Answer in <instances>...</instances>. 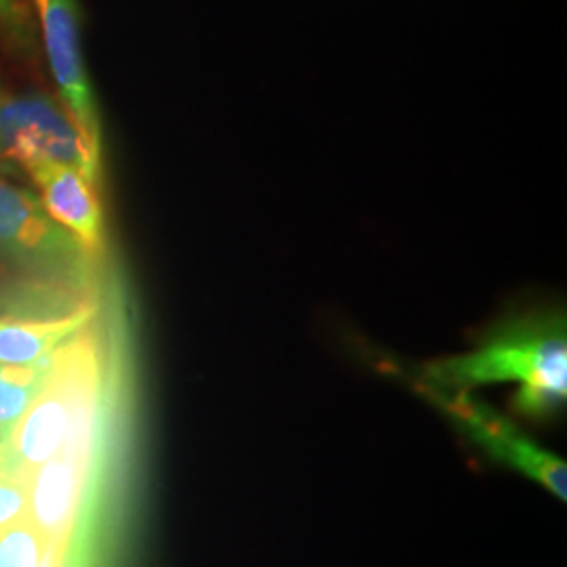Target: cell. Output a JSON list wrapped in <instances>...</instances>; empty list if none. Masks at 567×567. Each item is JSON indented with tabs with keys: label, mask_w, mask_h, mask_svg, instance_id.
<instances>
[{
	"label": "cell",
	"mask_w": 567,
	"mask_h": 567,
	"mask_svg": "<svg viewBox=\"0 0 567 567\" xmlns=\"http://www.w3.org/2000/svg\"><path fill=\"white\" fill-rule=\"evenodd\" d=\"M410 381L444 393L515 383V412L548 419L567 398L566 324L559 316H534L501 326L473 351L431 362Z\"/></svg>",
	"instance_id": "1"
},
{
	"label": "cell",
	"mask_w": 567,
	"mask_h": 567,
	"mask_svg": "<svg viewBox=\"0 0 567 567\" xmlns=\"http://www.w3.org/2000/svg\"><path fill=\"white\" fill-rule=\"evenodd\" d=\"M86 328L53 353L39 395L11 426L4 473L30 477L61 447L105 423V355Z\"/></svg>",
	"instance_id": "2"
},
{
	"label": "cell",
	"mask_w": 567,
	"mask_h": 567,
	"mask_svg": "<svg viewBox=\"0 0 567 567\" xmlns=\"http://www.w3.org/2000/svg\"><path fill=\"white\" fill-rule=\"evenodd\" d=\"M41 164L79 168L100 185L102 154L82 137L60 100L44 93H0V173L25 177Z\"/></svg>",
	"instance_id": "3"
},
{
	"label": "cell",
	"mask_w": 567,
	"mask_h": 567,
	"mask_svg": "<svg viewBox=\"0 0 567 567\" xmlns=\"http://www.w3.org/2000/svg\"><path fill=\"white\" fill-rule=\"evenodd\" d=\"M93 257L55 224L39 196L0 175V265L37 282L82 286Z\"/></svg>",
	"instance_id": "4"
},
{
	"label": "cell",
	"mask_w": 567,
	"mask_h": 567,
	"mask_svg": "<svg viewBox=\"0 0 567 567\" xmlns=\"http://www.w3.org/2000/svg\"><path fill=\"white\" fill-rule=\"evenodd\" d=\"M102 429L84 433L28 477L25 517L51 550L70 555L89 507L102 458Z\"/></svg>",
	"instance_id": "5"
},
{
	"label": "cell",
	"mask_w": 567,
	"mask_h": 567,
	"mask_svg": "<svg viewBox=\"0 0 567 567\" xmlns=\"http://www.w3.org/2000/svg\"><path fill=\"white\" fill-rule=\"evenodd\" d=\"M47 60L60 102L86 143L102 154V122L81 49V13L76 0H34Z\"/></svg>",
	"instance_id": "6"
},
{
	"label": "cell",
	"mask_w": 567,
	"mask_h": 567,
	"mask_svg": "<svg viewBox=\"0 0 567 567\" xmlns=\"http://www.w3.org/2000/svg\"><path fill=\"white\" fill-rule=\"evenodd\" d=\"M414 386L433 404L440 405L450 419L461 423L473 442L487 450L494 458L543 484L561 501L566 498L567 466L561 458L529 442L517 426L511 425L507 419L486 405L473 402L468 393H444L419 383Z\"/></svg>",
	"instance_id": "7"
},
{
	"label": "cell",
	"mask_w": 567,
	"mask_h": 567,
	"mask_svg": "<svg viewBox=\"0 0 567 567\" xmlns=\"http://www.w3.org/2000/svg\"><path fill=\"white\" fill-rule=\"evenodd\" d=\"M25 177L39 189L37 196L47 215L95 259L105 244L97 183L65 164H41Z\"/></svg>",
	"instance_id": "8"
},
{
	"label": "cell",
	"mask_w": 567,
	"mask_h": 567,
	"mask_svg": "<svg viewBox=\"0 0 567 567\" xmlns=\"http://www.w3.org/2000/svg\"><path fill=\"white\" fill-rule=\"evenodd\" d=\"M95 313V305L82 303L51 318L0 316V364L34 365L51 360L61 344L93 322Z\"/></svg>",
	"instance_id": "9"
},
{
	"label": "cell",
	"mask_w": 567,
	"mask_h": 567,
	"mask_svg": "<svg viewBox=\"0 0 567 567\" xmlns=\"http://www.w3.org/2000/svg\"><path fill=\"white\" fill-rule=\"evenodd\" d=\"M49 362L34 365L0 364V433L11 431L34 402L47 379Z\"/></svg>",
	"instance_id": "10"
},
{
	"label": "cell",
	"mask_w": 567,
	"mask_h": 567,
	"mask_svg": "<svg viewBox=\"0 0 567 567\" xmlns=\"http://www.w3.org/2000/svg\"><path fill=\"white\" fill-rule=\"evenodd\" d=\"M47 555V540L25 515L0 527V567H42Z\"/></svg>",
	"instance_id": "11"
},
{
	"label": "cell",
	"mask_w": 567,
	"mask_h": 567,
	"mask_svg": "<svg viewBox=\"0 0 567 567\" xmlns=\"http://www.w3.org/2000/svg\"><path fill=\"white\" fill-rule=\"evenodd\" d=\"M28 507V477L0 473V527L20 519Z\"/></svg>",
	"instance_id": "12"
},
{
	"label": "cell",
	"mask_w": 567,
	"mask_h": 567,
	"mask_svg": "<svg viewBox=\"0 0 567 567\" xmlns=\"http://www.w3.org/2000/svg\"><path fill=\"white\" fill-rule=\"evenodd\" d=\"M0 25L13 41L30 49L32 28L20 0H0Z\"/></svg>",
	"instance_id": "13"
},
{
	"label": "cell",
	"mask_w": 567,
	"mask_h": 567,
	"mask_svg": "<svg viewBox=\"0 0 567 567\" xmlns=\"http://www.w3.org/2000/svg\"><path fill=\"white\" fill-rule=\"evenodd\" d=\"M4 447H7V433H0V473H4Z\"/></svg>",
	"instance_id": "14"
}]
</instances>
